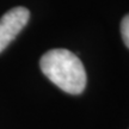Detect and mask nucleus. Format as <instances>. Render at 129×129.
I'll use <instances>...</instances> for the list:
<instances>
[{
	"label": "nucleus",
	"instance_id": "obj_2",
	"mask_svg": "<svg viewBox=\"0 0 129 129\" xmlns=\"http://www.w3.org/2000/svg\"><path fill=\"white\" fill-rule=\"evenodd\" d=\"M29 19L30 11L23 6L9 10L0 18V53H3L19 32L25 28Z\"/></svg>",
	"mask_w": 129,
	"mask_h": 129
},
{
	"label": "nucleus",
	"instance_id": "obj_1",
	"mask_svg": "<svg viewBox=\"0 0 129 129\" xmlns=\"http://www.w3.org/2000/svg\"><path fill=\"white\" fill-rule=\"evenodd\" d=\"M42 73L63 92L80 94L87 84L83 62L68 49L56 48L48 50L40 60Z\"/></svg>",
	"mask_w": 129,
	"mask_h": 129
},
{
	"label": "nucleus",
	"instance_id": "obj_3",
	"mask_svg": "<svg viewBox=\"0 0 129 129\" xmlns=\"http://www.w3.org/2000/svg\"><path fill=\"white\" fill-rule=\"evenodd\" d=\"M121 35H122V40L124 42L125 47L129 49V13L125 14L121 20Z\"/></svg>",
	"mask_w": 129,
	"mask_h": 129
}]
</instances>
